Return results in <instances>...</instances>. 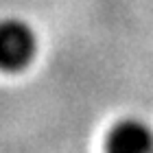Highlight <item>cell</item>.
Here are the masks:
<instances>
[{
	"label": "cell",
	"instance_id": "cell-1",
	"mask_svg": "<svg viewBox=\"0 0 153 153\" xmlns=\"http://www.w3.org/2000/svg\"><path fill=\"white\" fill-rule=\"evenodd\" d=\"M37 39L26 22L18 18L0 20V70L18 72L35 57Z\"/></svg>",
	"mask_w": 153,
	"mask_h": 153
},
{
	"label": "cell",
	"instance_id": "cell-2",
	"mask_svg": "<svg viewBox=\"0 0 153 153\" xmlns=\"http://www.w3.org/2000/svg\"><path fill=\"white\" fill-rule=\"evenodd\" d=\"M105 153H153V131L138 118H123L105 138Z\"/></svg>",
	"mask_w": 153,
	"mask_h": 153
}]
</instances>
